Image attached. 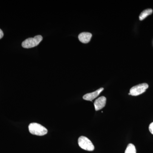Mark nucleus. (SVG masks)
I'll use <instances>...</instances> for the list:
<instances>
[{
	"label": "nucleus",
	"mask_w": 153,
	"mask_h": 153,
	"mask_svg": "<svg viewBox=\"0 0 153 153\" xmlns=\"http://www.w3.org/2000/svg\"><path fill=\"white\" fill-rule=\"evenodd\" d=\"M29 131L30 133L37 136L45 135L48 133L46 128L38 123H30L29 126Z\"/></svg>",
	"instance_id": "nucleus-1"
},
{
	"label": "nucleus",
	"mask_w": 153,
	"mask_h": 153,
	"mask_svg": "<svg viewBox=\"0 0 153 153\" xmlns=\"http://www.w3.org/2000/svg\"><path fill=\"white\" fill-rule=\"evenodd\" d=\"M42 40H43V37L40 35L36 36L34 38H27L25 41H23L22 44V46L23 48H27V49L33 48L38 46Z\"/></svg>",
	"instance_id": "nucleus-2"
},
{
	"label": "nucleus",
	"mask_w": 153,
	"mask_h": 153,
	"mask_svg": "<svg viewBox=\"0 0 153 153\" xmlns=\"http://www.w3.org/2000/svg\"><path fill=\"white\" fill-rule=\"evenodd\" d=\"M78 145L82 149L87 151L94 150V147L90 140L84 136L79 137L78 140Z\"/></svg>",
	"instance_id": "nucleus-3"
},
{
	"label": "nucleus",
	"mask_w": 153,
	"mask_h": 153,
	"mask_svg": "<svg viewBox=\"0 0 153 153\" xmlns=\"http://www.w3.org/2000/svg\"><path fill=\"white\" fill-rule=\"evenodd\" d=\"M149 87V85L146 83H141L131 88L130 90L129 95L132 96L139 95L146 91Z\"/></svg>",
	"instance_id": "nucleus-4"
},
{
	"label": "nucleus",
	"mask_w": 153,
	"mask_h": 153,
	"mask_svg": "<svg viewBox=\"0 0 153 153\" xmlns=\"http://www.w3.org/2000/svg\"><path fill=\"white\" fill-rule=\"evenodd\" d=\"M106 98L104 96H102L96 100L94 102V106L96 111L102 109L106 104Z\"/></svg>",
	"instance_id": "nucleus-5"
},
{
	"label": "nucleus",
	"mask_w": 153,
	"mask_h": 153,
	"mask_svg": "<svg viewBox=\"0 0 153 153\" xmlns=\"http://www.w3.org/2000/svg\"><path fill=\"white\" fill-rule=\"evenodd\" d=\"M104 88H100L99 89L95 91H94L91 93H88L85 94L83 96V99L87 101H92L94 99L96 98L97 96H98L101 93L102 91L103 90Z\"/></svg>",
	"instance_id": "nucleus-6"
},
{
	"label": "nucleus",
	"mask_w": 153,
	"mask_h": 153,
	"mask_svg": "<svg viewBox=\"0 0 153 153\" xmlns=\"http://www.w3.org/2000/svg\"><path fill=\"white\" fill-rule=\"evenodd\" d=\"M92 37V34L87 32H83L79 34L78 36L79 41L83 44H87L90 41Z\"/></svg>",
	"instance_id": "nucleus-7"
},
{
	"label": "nucleus",
	"mask_w": 153,
	"mask_h": 153,
	"mask_svg": "<svg viewBox=\"0 0 153 153\" xmlns=\"http://www.w3.org/2000/svg\"><path fill=\"white\" fill-rule=\"evenodd\" d=\"M153 13V10L152 9H148L145 10L140 14L139 19L140 21H143L147 17L151 15Z\"/></svg>",
	"instance_id": "nucleus-8"
},
{
	"label": "nucleus",
	"mask_w": 153,
	"mask_h": 153,
	"mask_svg": "<svg viewBox=\"0 0 153 153\" xmlns=\"http://www.w3.org/2000/svg\"><path fill=\"white\" fill-rule=\"evenodd\" d=\"M125 153H136V149L132 144H129L127 147Z\"/></svg>",
	"instance_id": "nucleus-9"
},
{
	"label": "nucleus",
	"mask_w": 153,
	"mask_h": 153,
	"mask_svg": "<svg viewBox=\"0 0 153 153\" xmlns=\"http://www.w3.org/2000/svg\"><path fill=\"white\" fill-rule=\"evenodd\" d=\"M149 130L151 133L153 134V122L150 124L149 126Z\"/></svg>",
	"instance_id": "nucleus-10"
},
{
	"label": "nucleus",
	"mask_w": 153,
	"mask_h": 153,
	"mask_svg": "<svg viewBox=\"0 0 153 153\" xmlns=\"http://www.w3.org/2000/svg\"><path fill=\"white\" fill-rule=\"evenodd\" d=\"M4 36V33H3L2 30L0 29V39H1Z\"/></svg>",
	"instance_id": "nucleus-11"
}]
</instances>
